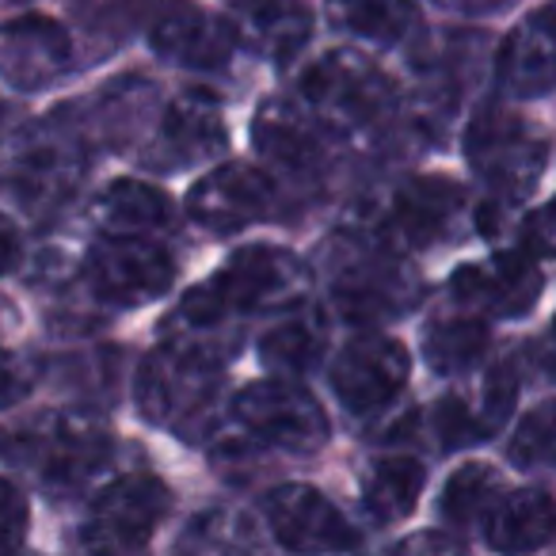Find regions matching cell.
Masks as SVG:
<instances>
[{"label": "cell", "mask_w": 556, "mask_h": 556, "mask_svg": "<svg viewBox=\"0 0 556 556\" xmlns=\"http://www.w3.org/2000/svg\"><path fill=\"white\" fill-rule=\"evenodd\" d=\"M9 457L50 492H73L108 465L111 431L88 412H47L12 434Z\"/></svg>", "instance_id": "cell-1"}, {"label": "cell", "mask_w": 556, "mask_h": 556, "mask_svg": "<svg viewBox=\"0 0 556 556\" xmlns=\"http://www.w3.org/2000/svg\"><path fill=\"white\" fill-rule=\"evenodd\" d=\"M302 100L317 126L336 134H358L389 115L393 85L370 58L355 50H328L305 70Z\"/></svg>", "instance_id": "cell-2"}, {"label": "cell", "mask_w": 556, "mask_h": 556, "mask_svg": "<svg viewBox=\"0 0 556 556\" xmlns=\"http://www.w3.org/2000/svg\"><path fill=\"white\" fill-rule=\"evenodd\" d=\"M88 172V153L77 134L35 126L20 134L0 161V191L27 214H54L77 194Z\"/></svg>", "instance_id": "cell-3"}, {"label": "cell", "mask_w": 556, "mask_h": 556, "mask_svg": "<svg viewBox=\"0 0 556 556\" xmlns=\"http://www.w3.org/2000/svg\"><path fill=\"white\" fill-rule=\"evenodd\" d=\"M168 503L172 492L164 480L149 472H123L96 492L80 522V548L88 556H134L164 522Z\"/></svg>", "instance_id": "cell-4"}, {"label": "cell", "mask_w": 556, "mask_h": 556, "mask_svg": "<svg viewBox=\"0 0 556 556\" xmlns=\"http://www.w3.org/2000/svg\"><path fill=\"white\" fill-rule=\"evenodd\" d=\"M217 393V363L199 358L191 351H179L161 343L149 351L134 378V396L149 424L172 427V431H199L210 416V404Z\"/></svg>", "instance_id": "cell-5"}, {"label": "cell", "mask_w": 556, "mask_h": 556, "mask_svg": "<svg viewBox=\"0 0 556 556\" xmlns=\"http://www.w3.org/2000/svg\"><path fill=\"white\" fill-rule=\"evenodd\" d=\"M465 156L472 172L495 191V199H522L538 187L548 164V141L538 126L510 111H484L465 134Z\"/></svg>", "instance_id": "cell-6"}, {"label": "cell", "mask_w": 556, "mask_h": 556, "mask_svg": "<svg viewBox=\"0 0 556 556\" xmlns=\"http://www.w3.org/2000/svg\"><path fill=\"white\" fill-rule=\"evenodd\" d=\"M232 408H237V419L248 431V439L298 457L325 450L328 434H332L317 396L287 378H267L240 389Z\"/></svg>", "instance_id": "cell-7"}, {"label": "cell", "mask_w": 556, "mask_h": 556, "mask_svg": "<svg viewBox=\"0 0 556 556\" xmlns=\"http://www.w3.org/2000/svg\"><path fill=\"white\" fill-rule=\"evenodd\" d=\"M88 290L103 305L138 309L164 298L176 282V260L153 237H108L100 232L85 260Z\"/></svg>", "instance_id": "cell-8"}, {"label": "cell", "mask_w": 556, "mask_h": 556, "mask_svg": "<svg viewBox=\"0 0 556 556\" xmlns=\"http://www.w3.org/2000/svg\"><path fill=\"white\" fill-rule=\"evenodd\" d=\"M214 294L237 313H287L309 298V267L278 244H248L210 278Z\"/></svg>", "instance_id": "cell-9"}, {"label": "cell", "mask_w": 556, "mask_h": 556, "mask_svg": "<svg viewBox=\"0 0 556 556\" xmlns=\"http://www.w3.org/2000/svg\"><path fill=\"white\" fill-rule=\"evenodd\" d=\"M416 275L412 267L378 237V244H366L358 252L340 255L332 275V298L343 317L370 325V320H393L416 302Z\"/></svg>", "instance_id": "cell-10"}, {"label": "cell", "mask_w": 556, "mask_h": 556, "mask_svg": "<svg viewBox=\"0 0 556 556\" xmlns=\"http://www.w3.org/2000/svg\"><path fill=\"white\" fill-rule=\"evenodd\" d=\"M267 526L287 553L298 556H340L358 545L355 526L325 492L309 484H282L263 503Z\"/></svg>", "instance_id": "cell-11"}, {"label": "cell", "mask_w": 556, "mask_h": 556, "mask_svg": "<svg viewBox=\"0 0 556 556\" xmlns=\"http://www.w3.org/2000/svg\"><path fill=\"white\" fill-rule=\"evenodd\" d=\"M408 351L389 336H363L348 343L332 366V389L355 416L386 412L408 386Z\"/></svg>", "instance_id": "cell-12"}, {"label": "cell", "mask_w": 556, "mask_h": 556, "mask_svg": "<svg viewBox=\"0 0 556 556\" xmlns=\"http://www.w3.org/2000/svg\"><path fill=\"white\" fill-rule=\"evenodd\" d=\"M229 130H225L222 103L202 88H187L164 108L156 126L153 149H149V168H191L210 164L225 153Z\"/></svg>", "instance_id": "cell-13"}, {"label": "cell", "mask_w": 556, "mask_h": 556, "mask_svg": "<svg viewBox=\"0 0 556 556\" xmlns=\"http://www.w3.org/2000/svg\"><path fill=\"white\" fill-rule=\"evenodd\" d=\"M73 65V42L58 20L27 12L0 27V80L16 92H42Z\"/></svg>", "instance_id": "cell-14"}, {"label": "cell", "mask_w": 556, "mask_h": 556, "mask_svg": "<svg viewBox=\"0 0 556 556\" xmlns=\"http://www.w3.org/2000/svg\"><path fill=\"white\" fill-rule=\"evenodd\" d=\"M275 202V184L255 164H217L187 191V214L210 232H240Z\"/></svg>", "instance_id": "cell-15"}, {"label": "cell", "mask_w": 556, "mask_h": 556, "mask_svg": "<svg viewBox=\"0 0 556 556\" xmlns=\"http://www.w3.org/2000/svg\"><path fill=\"white\" fill-rule=\"evenodd\" d=\"M465 191L446 176L408 179L393 194V206L381 225V240L401 248H431L462 229Z\"/></svg>", "instance_id": "cell-16"}, {"label": "cell", "mask_w": 556, "mask_h": 556, "mask_svg": "<svg viewBox=\"0 0 556 556\" xmlns=\"http://www.w3.org/2000/svg\"><path fill=\"white\" fill-rule=\"evenodd\" d=\"M454 298L477 317H503L515 320L533 309L541 298V270L530 255L500 252L484 263H469L454 275Z\"/></svg>", "instance_id": "cell-17"}, {"label": "cell", "mask_w": 556, "mask_h": 556, "mask_svg": "<svg viewBox=\"0 0 556 556\" xmlns=\"http://www.w3.org/2000/svg\"><path fill=\"white\" fill-rule=\"evenodd\" d=\"M500 88L515 100H538L556 88V16L533 12L503 39L495 58Z\"/></svg>", "instance_id": "cell-18"}, {"label": "cell", "mask_w": 556, "mask_h": 556, "mask_svg": "<svg viewBox=\"0 0 556 556\" xmlns=\"http://www.w3.org/2000/svg\"><path fill=\"white\" fill-rule=\"evenodd\" d=\"M225 24L232 27L237 47L270 62H290L313 35L309 9L298 0H232Z\"/></svg>", "instance_id": "cell-19"}, {"label": "cell", "mask_w": 556, "mask_h": 556, "mask_svg": "<svg viewBox=\"0 0 556 556\" xmlns=\"http://www.w3.org/2000/svg\"><path fill=\"white\" fill-rule=\"evenodd\" d=\"M149 47L164 62L184 65V70H222V65H229L237 39H232V27L225 20L191 9V4H179L153 24Z\"/></svg>", "instance_id": "cell-20"}, {"label": "cell", "mask_w": 556, "mask_h": 556, "mask_svg": "<svg viewBox=\"0 0 556 556\" xmlns=\"http://www.w3.org/2000/svg\"><path fill=\"white\" fill-rule=\"evenodd\" d=\"M484 538L495 553L522 556L538 553L556 538V503L548 492L538 488H515V492H500L480 515Z\"/></svg>", "instance_id": "cell-21"}, {"label": "cell", "mask_w": 556, "mask_h": 556, "mask_svg": "<svg viewBox=\"0 0 556 556\" xmlns=\"http://www.w3.org/2000/svg\"><path fill=\"white\" fill-rule=\"evenodd\" d=\"M164 343L179 351H191L199 358L222 366L232 355L240 340V313L229 309L222 298L214 294V287H199L172 309V317L161 328Z\"/></svg>", "instance_id": "cell-22"}, {"label": "cell", "mask_w": 556, "mask_h": 556, "mask_svg": "<svg viewBox=\"0 0 556 556\" xmlns=\"http://www.w3.org/2000/svg\"><path fill=\"white\" fill-rule=\"evenodd\" d=\"M518 396V378L510 366H495L472 393L450 396L439 404V439L446 450L465 446V442H484L495 427L507 424Z\"/></svg>", "instance_id": "cell-23"}, {"label": "cell", "mask_w": 556, "mask_h": 556, "mask_svg": "<svg viewBox=\"0 0 556 556\" xmlns=\"http://www.w3.org/2000/svg\"><path fill=\"white\" fill-rule=\"evenodd\" d=\"M172 217L168 194L141 179H115L96 199V225L108 237H156L172 229Z\"/></svg>", "instance_id": "cell-24"}, {"label": "cell", "mask_w": 556, "mask_h": 556, "mask_svg": "<svg viewBox=\"0 0 556 556\" xmlns=\"http://www.w3.org/2000/svg\"><path fill=\"white\" fill-rule=\"evenodd\" d=\"M252 146L282 168H309L320 156L317 123L290 100H267L252 118Z\"/></svg>", "instance_id": "cell-25"}, {"label": "cell", "mask_w": 556, "mask_h": 556, "mask_svg": "<svg viewBox=\"0 0 556 556\" xmlns=\"http://www.w3.org/2000/svg\"><path fill=\"white\" fill-rule=\"evenodd\" d=\"M328 24L378 47H396L419 27L416 0H328Z\"/></svg>", "instance_id": "cell-26"}, {"label": "cell", "mask_w": 556, "mask_h": 556, "mask_svg": "<svg viewBox=\"0 0 556 556\" xmlns=\"http://www.w3.org/2000/svg\"><path fill=\"white\" fill-rule=\"evenodd\" d=\"M427 469L416 457H378L363 477V503L378 522H401L416 510Z\"/></svg>", "instance_id": "cell-27"}, {"label": "cell", "mask_w": 556, "mask_h": 556, "mask_svg": "<svg viewBox=\"0 0 556 556\" xmlns=\"http://www.w3.org/2000/svg\"><path fill=\"white\" fill-rule=\"evenodd\" d=\"M328 348V332L320 313H294L287 309V320H278L260 340V358L275 374H309L320 363Z\"/></svg>", "instance_id": "cell-28"}, {"label": "cell", "mask_w": 556, "mask_h": 556, "mask_svg": "<svg viewBox=\"0 0 556 556\" xmlns=\"http://www.w3.org/2000/svg\"><path fill=\"white\" fill-rule=\"evenodd\" d=\"M484 348H488V325H484V317H477V313H469V309L431 320L424 332L427 366H431L434 374H446V378L477 366Z\"/></svg>", "instance_id": "cell-29"}, {"label": "cell", "mask_w": 556, "mask_h": 556, "mask_svg": "<svg viewBox=\"0 0 556 556\" xmlns=\"http://www.w3.org/2000/svg\"><path fill=\"white\" fill-rule=\"evenodd\" d=\"M503 492V480L492 465L469 462L450 477L446 492H442V515L454 526H469L472 518L484 515V507Z\"/></svg>", "instance_id": "cell-30"}, {"label": "cell", "mask_w": 556, "mask_h": 556, "mask_svg": "<svg viewBox=\"0 0 556 556\" xmlns=\"http://www.w3.org/2000/svg\"><path fill=\"white\" fill-rule=\"evenodd\" d=\"M510 462L538 469L548 465L556 469V401H545L522 419V427L510 439Z\"/></svg>", "instance_id": "cell-31"}, {"label": "cell", "mask_w": 556, "mask_h": 556, "mask_svg": "<svg viewBox=\"0 0 556 556\" xmlns=\"http://www.w3.org/2000/svg\"><path fill=\"white\" fill-rule=\"evenodd\" d=\"M248 526L240 522L229 510H214V515L191 522V533H187V548L191 556H252V545H248Z\"/></svg>", "instance_id": "cell-32"}, {"label": "cell", "mask_w": 556, "mask_h": 556, "mask_svg": "<svg viewBox=\"0 0 556 556\" xmlns=\"http://www.w3.org/2000/svg\"><path fill=\"white\" fill-rule=\"evenodd\" d=\"M27 526H31L27 495L9 477H0V556H16L24 548Z\"/></svg>", "instance_id": "cell-33"}, {"label": "cell", "mask_w": 556, "mask_h": 556, "mask_svg": "<svg viewBox=\"0 0 556 556\" xmlns=\"http://www.w3.org/2000/svg\"><path fill=\"white\" fill-rule=\"evenodd\" d=\"M35 381H39V370H35L31 358L20 355V351L0 348V412L24 404L31 396Z\"/></svg>", "instance_id": "cell-34"}, {"label": "cell", "mask_w": 556, "mask_h": 556, "mask_svg": "<svg viewBox=\"0 0 556 556\" xmlns=\"http://www.w3.org/2000/svg\"><path fill=\"white\" fill-rule=\"evenodd\" d=\"M522 244L533 260H553L556 255V199H548L541 210H533L522 222Z\"/></svg>", "instance_id": "cell-35"}, {"label": "cell", "mask_w": 556, "mask_h": 556, "mask_svg": "<svg viewBox=\"0 0 556 556\" xmlns=\"http://www.w3.org/2000/svg\"><path fill=\"white\" fill-rule=\"evenodd\" d=\"M393 556H469V548L442 530H419L408 541H401Z\"/></svg>", "instance_id": "cell-36"}, {"label": "cell", "mask_w": 556, "mask_h": 556, "mask_svg": "<svg viewBox=\"0 0 556 556\" xmlns=\"http://www.w3.org/2000/svg\"><path fill=\"white\" fill-rule=\"evenodd\" d=\"M20 252H24V240H20V229L9 214H0V275H9L20 263Z\"/></svg>", "instance_id": "cell-37"}, {"label": "cell", "mask_w": 556, "mask_h": 556, "mask_svg": "<svg viewBox=\"0 0 556 556\" xmlns=\"http://www.w3.org/2000/svg\"><path fill=\"white\" fill-rule=\"evenodd\" d=\"M450 9L457 12H469V16H488V12H500L507 9L510 0H446Z\"/></svg>", "instance_id": "cell-38"}, {"label": "cell", "mask_w": 556, "mask_h": 556, "mask_svg": "<svg viewBox=\"0 0 556 556\" xmlns=\"http://www.w3.org/2000/svg\"><path fill=\"white\" fill-rule=\"evenodd\" d=\"M545 366L556 378V320H553V332H548V343H545Z\"/></svg>", "instance_id": "cell-39"}]
</instances>
